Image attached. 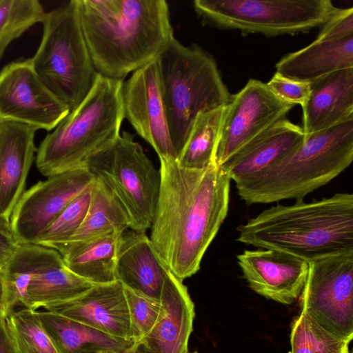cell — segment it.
I'll use <instances>...</instances> for the list:
<instances>
[{
    "label": "cell",
    "instance_id": "obj_26",
    "mask_svg": "<svg viewBox=\"0 0 353 353\" xmlns=\"http://www.w3.org/2000/svg\"><path fill=\"white\" fill-rule=\"evenodd\" d=\"M123 234L113 233L95 239L61 256L72 272L93 284L116 281L115 267Z\"/></svg>",
    "mask_w": 353,
    "mask_h": 353
},
{
    "label": "cell",
    "instance_id": "obj_38",
    "mask_svg": "<svg viewBox=\"0 0 353 353\" xmlns=\"http://www.w3.org/2000/svg\"><path fill=\"white\" fill-rule=\"evenodd\" d=\"M5 304H6L5 288H4L3 280L2 275L1 273V270H0V308H2L4 310Z\"/></svg>",
    "mask_w": 353,
    "mask_h": 353
},
{
    "label": "cell",
    "instance_id": "obj_9",
    "mask_svg": "<svg viewBox=\"0 0 353 353\" xmlns=\"http://www.w3.org/2000/svg\"><path fill=\"white\" fill-rule=\"evenodd\" d=\"M202 21L243 34H295L323 26L337 11L330 0H195Z\"/></svg>",
    "mask_w": 353,
    "mask_h": 353
},
{
    "label": "cell",
    "instance_id": "obj_19",
    "mask_svg": "<svg viewBox=\"0 0 353 353\" xmlns=\"http://www.w3.org/2000/svg\"><path fill=\"white\" fill-rule=\"evenodd\" d=\"M305 138L301 126L283 118L250 141L219 167L236 183L277 163L299 147Z\"/></svg>",
    "mask_w": 353,
    "mask_h": 353
},
{
    "label": "cell",
    "instance_id": "obj_10",
    "mask_svg": "<svg viewBox=\"0 0 353 353\" xmlns=\"http://www.w3.org/2000/svg\"><path fill=\"white\" fill-rule=\"evenodd\" d=\"M301 314L330 333L353 338V251L308 263Z\"/></svg>",
    "mask_w": 353,
    "mask_h": 353
},
{
    "label": "cell",
    "instance_id": "obj_13",
    "mask_svg": "<svg viewBox=\"0 0 353 353\" xmlns=\"http://www.w3.org/2000/svg\"><path fill=\"white\" fill-rule=\"evenodd\" d=\"M294 105L279 98L267 83L250 79L225 105L216 163L230 157L268 127L285 118Z\"/></svg>",
    "mask_w": 353,
    "mask_h": 353
},
{
    "label": "cell",
    "instance_id": "obj_24",
    "mask_svg": "<svg viewBox=\"0 0 353 353\" xmlns=\"http://www.w3.org/2000/svg\"><path fill=\"white\" fill-rule=\"evenodd\" d=\"M94 285L72 272L54 250L47 263L31 278L26 308L46 310L79 297Z\"/></svg>",
    "mask_w": 353,
    "mask_h": 353
},
{
    "label": "cell",
    "instance_id": "obj_32",
    "mask_svg": "<svg viewBox=\"0 0 353 353\" xmlns=\"http://www.w3.org/2000/svg\"><path fill=\"white\" fill-rule=\"evenodd\" d=\"M92 183L68 204L42 233L35 244L52 248L65 242L74 235L86 215Z\"/></svg>",
    "mask_w": 353,
    "mask_h": 353
},
{
    "label": "cell",
    "instance_id": "obj_31",
    "mask_svg": "<svg viewBox=\"0 0 353 353\" xmlns=\"http://www.w3.org/2000/svg\"><path fill=\"white\" fill-rule=\"evenodd\" d=\"M350 343L330 333L302 314L292 321L290 353H350Z\"/></svg>",
    "mask_w": 353,
    "mask_h": 353
},
{
    "label": "cell",
    "instance_id": "obj_12",
    "mask_svg": "<svg viewBox=\"0 0 353 353\" xmlns=\"http://www.w3.org/2000/svg\"><path fill=\"white\" fill-rule=\"evenodd\" d=\"M94 180L86 168H81L48 176L25 190L9 221L16 242L35 244L68 204Z\"/></svg>",
    "mask_w": 353,
    "mask_h": 353
},
{
    "label": "cell",
    "instance_id": "obj_23",
    "mask_svg": "<svg viewBox=\"0 0 353 353\" xmlns=\"http://www.w3.org/2000/svg\"><path fill=\"white\" fill-rule=\"evenodd\" d=\"M37 315L60 353H96L108 350L129 353L132 340L117 338L56 312L37 310Z\"/></svg>",
    "mask_w": 353,
    "mask_h": 353
},
{
    "label": "cell",
    "instance_id": "obj_2",
    "mask_svg": "<svg viewBox=\"0 0 353 353\" xmlns=\"http://www.w3.org/2000/svg\"><path fill=\"white\" fill-rule=\"evenodd\" d=\"M97 74L123 79L156 59L174 37L164 0H76Z\"/></svg>",
    "mask_w": 353,
    "mask_h": 353
},
{
    "label": "cell",
    "instance_id": "obj_21",
    "mask_svg": "<svg viewBox=\"0 0 353 353\" xmlns=\"http://www.w3.org/2000/svg\"><path fill=\"white\" fill-rule=\"evenodd\" d=\"M168 270L145 232L130 230L123 234L117 253L115 279L124 288L160 299Z\"/></svg>",
    "mask_w": 353,
    "mask_h": 353
},
{
    "label": "cell",
    "instance_id": "obj_18",
    "mask_svg": "<svg viewBox=\"0 0 353 353\" xmlns=\"http://www.w3.org/2000/svg\"><path fill=\"white\" fill-rule=\"evenodd\" d=\"M36 131L26 125L0 120V219L8 222L26 190L37 152Z\"/></svg>",
    "mask_w": 353,
    "mask_h": 353
},
{
    "label": "cell",
    "instance_id": "obj_15",
    "mask_svg": "<svg viewBox=\"0 0 353 353\" xmlns=\"http://www.w3.org/2000/svg\"><path fill=\"white\" fill-rule=\"evenodd\" d=\"M249 287L258 294L290 305L299 297L308 272V262L272 249L245 250L236 256Z\"/></svg>",
    "mask_w": 353,
    "mask_h": 353
},
{
    "label": "cell",
    "instance_id": "obj_17",
    "mask_svg": "<svg viewBox=\"0 0 353 353\" xmlns=\"http://www.w3.org/2000/svg\"><path fill=\"white\" fill-rule=\"evenodd\" d=\"M46 310L61 314L111 336L132 340L124 288L117 281L94 285L79 297Z\"/></svg>",
    "mask_w": 353,
    "mask_h": 353
},
{
    "label": "cell",
    "instance_id": "obj_22",
    "mask_svg": "<svg viewBox=\"0 0 353 353\" xmlns=\"http://www.w3.org/2000/svg\"><path fill=\"white\" fill-rule=\"evenodd\" d=\"M275 67L276 74L308 83L336 71L353 68V36L335 41L315 40L284 56Z\"/></svg>",
    "mask_w": 353,
    "mask_h": 353
},
{
    "label": "cell",
    "instance_id": "obj_37",
    "mask_svg": "<svg viewBox=\"0 0 353 353\" xmlns=\"http://www.w3.org/2000/svg\"><path fill=\"white\" fill-rule=\"evenodd\" d=\"M0 353H13L8 339L3 319L0 323Z\"/></svg>",
    "mask_w": 353,
    "mask_h": 353
},
{
    "label": "cell",
    "instance_id": "obj_4",
    "mask_svg": "<svg viewBox=\"0 0 353 353\" xmlns=\"http://www.w3.org/2000/svg\"><path fill=\"white\" fill-rule=\"evenodd\" d=\"M353 160V119L305 134L303 143L277 163L236 183L247 204L303 200Z\"/></svg>",
    "mask_w": 353,
    "mask_h": 353
},
{
    "label": "cell",
    "instance_id": "obj_42",
    "mask_svg": "<svg viewBox=\"0 0 353 353\" xmlns=\"http://www.w3.org/2000/svg\"><path fill=\"white\" fill-rule=\"evenodd\" d=\"M129 353H139L137 351H136L134 349H133L131 352Z\"/></svg>",
    "mask_w": 353,
    "mask_h": 353
},
{
    "label": "cell",
    "instance_id": "obj_28",
    "mask_svg": "<svg viewBox=\"0 0 353 353\" xmlns=\"http://www.w3.org/2000/svg\"><path fill=\"white\" fill-rule=\"evenodd\" d=\"M225 105L199 113L179 154L176 161L182 167L203 170L216 165V153Z\"/></svg>",
    "mask_w": 353,
    "mask_h": 353
},
{
    "label": "cell",
    "instance_id": "obj_41",
    "mask_svg": "<svg viewBox=\"0 0 353 353\" xmlns=\"http://www.w3.org/2000/svg\"><path fill=\"white\" fill-rule=\"evenodd\" d=\"M96 353H116V352H114L112 351H108V350H102V351H99Z\"/></svg>",
    "mask_w": 353,
    "mask_h": 353
},
{
    "label": "cell",
    "instance_id": "obj_3",
    "mask_svg": "<svg viewBox=\"0 0 353 353\" xmlns=\"http://www.w3.org/2000/svg\"><path fill=\"white\" fill-rule=\"evenodd\" d=\"M236 241L310 262L353 251V194L266 209L237 228Z\"/></svg>",
    "mask_w": 353,
    "mask_h": 353
},
{
    "label": "cell",
    "instance_id": "obj_14",
    "mask_svg": "<svg viewBox=\"0 0 353 353\" xmlns=\"http://www.w3.org/2000/svg\"><path fill=\"white\" fill-rule=\"evenodd\" d=\"M124 117L157 152L159 160L176 161L168 128L157 58L123 81Z\"/></svg>",
    "mask_w": 353,
    "mask_h": 353
},
{
    "label": "cell",
    "instance_id": "obj_5",
    "mask_svg": "<svg viewBox=\"0 0 353 353\" xmlns=\"http://www.w3.org/2000/svg\"><path fill=\"white\" fill-rule=\"evenodd\" d=\"M123 81L97 74L83 100L37 149L36 166L42 175L85 168L92 156L116 141L125 119Z\"/></svg>",
    "mask_w": 353,
    "mask_h": 353
},
{
    "label": "cell",
    "instance_id": "obj_40",
    "mask_svg": "<svg viewBox=\"0 0 353 353\" xmlns=\"http://www.w3.org/2000/svg\"><path fill=\"white\" fill-rule=\"evenodd\" d=\"M5 312L2 308H0V323L3 319V317L4 316Z\"/></svg>",
    "mask_w": 353,
    "mask_h": 353
},
{
    "label": "cell",
    "instance_id": "obj_34",
    "mask_svg": "<svg viewBox=\"0 0 353 353\" xmlns=\"http://www.w3.org/2000/svg\"><path fill=\"white\" fill-rule=\"evenodd\" d=\"M353 36V8L339 9L321 26L316 40L335 41Z\"/></svg>",
    "mask_w": 353,
    "mask_h": 353
},
{
    "label": "cell",
    "instance_id": "obj_36",
    "mask_svg": "<svg viewBox=\"0 0 353 353\" xmlns=\"http://www.w3.org/2000/svg\"><path fill=\"white\" fill-rule=\"evenodd\" d=\"M18 243L11 234L0 230V270L15 251Z\"/></svg>",
    "mask_w": 353,
    "mask_h": 353
},
{
    "label": "cell",
    "instance_id": "obj_29",
    "mask_svg": "<svg viewBox=\"0 0 353 353\" xmlns=\"http://www.w3.org/2000/svg\"><path fill=\"white\" fill-rule=\"evenodd\" d=\"M3 323L13 353H60L37 311L26 307L7 311Z\"/></svg>",
    "mask_w": 353,
    "mask_h": 353
},
{
    "label": "cell",
    "instance_id": "obj_8",
    "mask_svg": "<svg viewBox=\"0 0 353 353\" xmlns=\"http://www.w3.org/2000/svg\"><path fill=\"white\" fill-rule=\"evenodd\" d=\"M85 168L114 195L125 210L130 229H150L160 188V172L132 134L123 132L92 156Z\"/></svg>",
    "mask_w": 353,
    "mask_h": 353
},
{
    "label": "cell",
    "instance_id": "obj_1",
    "mask_svg": "<svg viewBox=\"0 0 353 353\" xmlns=\"http://www.w3.org/2000/svg\"><path fill=\"white\" fill-rule=\"evenodd\" d=\"M160 188L150 240L179 280L192 276L227 216L230 179L217 165L188 169L160 160Z\"/></svg>",
    "mask_w": 353,
    "mask_h": 353
},
{
    "label": "cell",
    "instance_id": "obj_16",
    "mask_svg": "<svg viewBox=\"0 0 353 353\" xmlns=\"http://www.w3.org/2000/svg\"><path fill=\"white\" fill-rule=\"evenodd\" d=\"M160 301L161 311L157 323L134 349L139 353H188L194 305L183 281L169 270Z\"/></svg>",
    "mask_w": 353,
    "mask_h": 353
},
{
    "label": "cell",
    "instance_id": "obj_7",
    "mask_svg": "<svg viewBox=\"0 0 353 353\" xmlns=\"http://www.w3.org/2000/svg\"><path fill=\"white\" fill-rule=\"evenodd\" d=\"M41 23V41L30 59L33 68L44 85L71 111L88 94L97 75L76 0L46 12Z\"/></svg>",
    "mask_w": 353,
    "mask_h": 353
},
{
    "label": "cell",
    "instance_id": "obj_11",
    "mask_svg": "<svg viewBox=\"0 0 353 353\" xmlns=\"http://www.w3.org/2000/svg\"><path fill=\"white\" fill-rule=\"evenodd\" d=\"M69 112L39 79L30 59L10 63L0 71V120L50 131Z\"/></svg>",
    "mask_w": 353,
    "mask_h": 353
},
{
    "label": "cell",
    "instance_id": "obj_39",
    "mask_svg": "<svg viewBox=\"0 0 353 353\" xmlns=\"http://www.w3.org/2000/svg\"><path fill=\"white\" fill-rule=\"evenodd\" d=\"M0 230L6 234L12 235L10 223L1 219H0Z\"/></svg>",
    "mask_w": 353,
    "mask_h": 353
},
{
    "label": "cell",
    "instance_id": "obj_30",
    "mask_svg": "<svg viewBox=\"0 0 353 353\" xmlns=\"http://www.w3.org/2000/svg\"><path fill=\"white\" fill-rule=\"evenodd\" d=\"M46 12L37 0H0V59L11 42L42 22Z\"/></svg>",
    "mask_w": 353,
    "mask_h": 353
},
{
    "label": "cell",
    "instance_id": "obj_43",
    "mask_svg": "<svg viewBox=\"0 0 353 353\" xmlns=\"http://www.w3.org/2000/svg\"><path fill=\"white\" fill-rule=\"evenodd\" d=\"M188 353H199L198 352H188Z\"/></svg>",
    "mask_w": 353,
    "mask_h": 353
},
{
    "label": "cell",
    "instance_id": "obj_33",
    "mask_svg": "<svg viewBox=\"0 0 353 353\" xmlns=\"http://www.w3.org/2000/svg\"><path fill=\"white\" fill-rule=\"evenodd\" d=\"M124 292L130 314L132 339L135 347L154 326L161 314V303L160 299L126 288H124Z\"/></svg>",
    "mask_w": 353,
    "mask_h": 353
},
{
    "label": "cell",
    "instance_id": "obj_27",
    "mask_svg": "<svg viewBox=\"0 0 353 353\" xmlns=\"http://www.w3.org/2000/svg\"><path fill=\"white\" fill-rule=\"evenodd\" d=\"M53 252L54 249L38 244H18L1 270L6 293L5 312L19 306L26 307L31 278L47 263Z\"/></svg>",
    "mask_w": 353,
    "mask_h": 353
},
{
    "label": "cell",
    "instance_id": "obj_35",
    "mask_svg": "<svg viewBox=\"0 0 353 353\" xmlns=\"http://www.w3.org/2000/svg\"><path fill=\"white\" fill-rule=\"evenodd\" d=\"M279 98L293 105H304L309 96L310 85L308 83L293 81L276 73L266 83Z\"/></svg>",
    "mask_w": 353,
    "mask_h": 353
},
{
    "label": "cell",
    "instance_id": "obj_25",
    "mask_svg": "<svg viewBox=\"0 0 353 353\" xmlns=\"http://www.w3.org/2000/svg\"><path fill=\"white\" fill-rule=\"evenodd\" d=\"M130 229L128 216L114 195L94 178L86 215L74 235L65 242L52 248L61 256L95 239L113 233L123 234Z\"/></svg>",
    "mask_w": 353,
    "mask_h": 353
},
{
    "label": "cell",
    "instance_id": "obj_20",
    "mask_svg": "<svg viewBox=\"0 0 353 353\" xmlns=\"http://www.w3.org/2000/svg\"><path fill=\"white\" fill-rule=\"evenodd\" d=\"M302 106V126L309 134L353 119V68L336 71L310 83Z\"/></svg>",
    "mask_w": 353,
    "mask_h": 353
},
{
    "label": "cell",
    "instance_id": "obj_6",
    "mask_svg": "<svg viewBox=\"0 0 353 353\" xmlns=\"http://www.w3.org/2000/svg\"><path fill=\"white\" fill-rule=\"evenodd\" d=\"M170 134L178 154L197 115L226 105L231 98L214 58L174 37L157 57Z\"/></svg>",
    "mask_w": 353,
    "mask_h": 353
}]
</instances>
